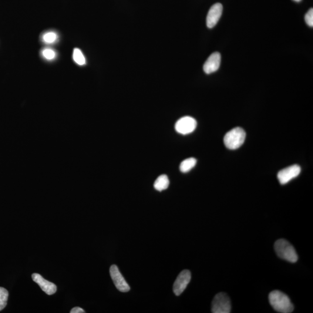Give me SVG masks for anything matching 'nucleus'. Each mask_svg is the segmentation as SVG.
I'll use <instances>...</instances> for the list:
<instances>
[{
    "label": "nucleus",
    "instance_id": "19",
    "mask_svg": "<svg viewBox=\"0 0 313 313\" xmlns=\"http://www.w3.org/2000/svg\"><path fill=\"white\" fill-rule=\"evenodd\" d=\"M71 313H85V311L82 308L79 307H76L72 309V311H70Z\"/></svg>",
    "mask_w": 313,
    "mask_h": 313
},
{
    "label": "nucleus",
    "instance_id": "7",
    "mask_svg": "<svg viewBox=\"0 0 313 313\" xmlns=\"http://www.w3.org/2000/svg\"><path fill=\"white\" fill-rule=\"evenodd\" d=\"M191 272L189 270H184L178 276L174 282L173 291L177 296H179L186 289L191 280Z\"/></svg>",
    "mask_w": 313,
    "mask_h": 313
},
{
    "label": "nucleus",
    "instance_id": "18",
    "mask_svg": "<svg viewBox=\"0 0 313 313\" xmlns=\"http://www.w3.org/2000/svg\"><path fill=\"white\" fill-rule=\"evenodd\" d=\"M305 21L306 23L309 26L313 28V9L311 8L309 10L307 13L305 15Z\"/></svg>",
    "mask_w": 313,
    "mask_h": 313
},
{
    "label": "nucleus",
    "instance_id": "17",
    "mask_svg": "<svg viewBox=\"0 0 313 313\" xmlns=\"http://www.w3.org/2000/svg\"><path fill=\"white\" fill-rule=\"evenodd\" d=\"M43 55L46 59L52 60L55 58V52L51 49H45L43 50Z\"/></svg>",
    "mask_w": 313,
    "mask_h": 313
},
{
    "label": "nucleus",
    "instance_id": "14",
    "mask_svg": "<svg viewBox=\"0 0 313 313\" xmlns=\"http://www.w3.org/2000/svg\"><path fill=\"white\" fill-rule=\"evenodd\" d=\"M8 292L6 289L0 287V311H2L7 304Z\"/></svg>",
    "mask_w": 313,
    "mask_h": 313
},
{
    "label": "nucleus",
    "instance_id": "5",
    "mask_svg": "<svg viewBox=\"0 0 313 313\" xmlns=\"http://www.w3.org/2000/svg\"><path fill=\"white\" fill-rule=\"evenodd\" d=\"M197 121L193 117L186 116L181 118L176 124L177 132L187 134L192 133L197 127Z\"/></svg>",
    "mask_w": 313,
    "mask_h": 313
},
{
    "label": "nucleus",
    "instance_id": "15",
    "mask_svg": "<svg viewBox=\"0 0 313 313\" xmlns=\"http://www.w3.org/2000/svg\"><path fill=\"white\" fill-rule=\"evenodd\" d=\"M73 59L79 65L82 66L86 64V58L83 53L79 48H75L73 51Z\"/></svg>",
    "mask_w": 313,
    "mask_h": 313
},
{
    "label": "nucleus",
    "instance_id": "20",
    "mask_svg": "<svg viewBox=\"0 0 313 313\" xmlns=\"http://www.w3.org/2000/svg\"><path fill=\"white\" fill-rule=\"evenodd\" d=\"M294 1L296 2H300L301 1H302V0H294Z\"/></svg>",
    "mask_w": 313,
    "mask_h": 313
},
{
    "label": "nucleus",
    "instance_id": "4",
    "mask_svg": "<svg viewBox=\"0 0 313 313\" xmlns=\"http://www.w3.org/2000/svg\"><path fill=\"white\" fill-rule=\"evenodd\" d=\"M231 305L229 297L225 293H219L212 303V312L214 313H229Z\"/></svg>",
    "mask_w": 313,
    "mask_h": 313
},
{
    "label": "nucleus",
    "instance_id": "6",
    "mask_svg": "<svg viewBox=\"0 0 313 313\" xmlns=\"http://www.w3.org/2000/svg\"><path fill=\"white\" fill-rule=\"evenodd\" d=\"M110 274L118 290L122 292H127L130 290L129 285L128 284L116 265H113L110 267Z\"/></svg>",
    "mask_w": 313,
    "mask_h": 313
},
{
    "label": "nucleus",
    "instance_id": "8",
    "mask_svg": "<svg viewBox=\"0 0 313 313\" xmlns=\"http://www.w3.org/2000/svg\"><path fill=\"white\" fill-rule=\"evenodd\" d=\"M301 168L298 165H294L285 169L282 170L278 173V179L281 184H285L300 174Z\"/></svg>",
    "mask_w": 313,
    "mask_h": 313
},
{
    "label": "nucleus",
    "instance_id": "2",
    "mask_svg": "<svg viewBox=\"0 0 313 313\" xmlns=\"http://www.w3.org/2000/svg\"><path fill=\"white\" fill-rule=\"evenodd\" d=\"M274 249L278 257L284 260L295 263L298 261V257L295 249L289 242L280 239L275 242Z\"/></svg>",
    "mask_w": 313,
    "mask_h": 313
},
{
    "label": "nucleus",
    "instance_id": "1",
    "mask_svg": "<svg viewBox=\"0 0 313 313\" xmlns=\"http://www.w3.org/2000/svg\"><path fill=\"white\" fill-rule=\"evenodd\" d=\"M269 302L275 311L289 313L294 311V305L287 295L280 291H274L268 295Z\"/></svg>",
    "mask_w": 313,
    "mask_h": 313
},
{
    "label": "nucleus",
    "instance_id": "16",
    "mask_svg": "<svg viewBox=\"0 0 313 313\" xmlns=\"http://www.w3.org/2000/svg\"><path fill=\"white\" fill-rule=\"evenodd\" d=\"M56 39L57 36L54 32H48L43 36L44 42L48 44L54 43Z\"/></svg>",
    "mask_w": 313,
    "mask_h": 313
},
{
    "label": "nucleus",
    "instance_id": "13",
    "mask_svg": "<svg viewBox=\"0 0 313 313\" xmlns=\"http://www.w3.org/2000/svg\"><path fill=\"white\" fill-rule=\"evenodd\" d=\"M197 163V160L194 158L191 157L188 158L186 160H184L181 163L180 165V170L181 173H187L196 166Z\"/></svg>",
    "mask_w": 313,
    "mask_h": 313
},
{
    "label": "nucleus",
    "instance_id": "3",
    "mask_svg": "<svg viewBox=\"0 0 313 313\" xmlns=\"http://www.w3.org/2000/svg\"><path fill=\"white\" fill-rule=\"evenodd\" d=\"M246 137V134L241 128H235L228 132L224 137V143L228 149H238L243 144Z\"/></svg>",
    "mask_w": 313,
    "mask_h": 313
},
{
    "label": "nucleus",
    "instance_id": "9",
    "mask_svg": "<svg viewBox=\"0 0 313 313\" xmlns=\"http://www.w3.org/2000/svg\"><path fill=\"white\" fill-rule=\"evenodd\" d=\"M223 11V6L217 3L211 6L207 17V25L208 28H213L216 25L221 18Z\"/></svg>",
    "mask_w": 313,
    "mask_h": 313
},
{
    "label": "nucleus",
    "instance_id": "10",
    "mask_svg": "<svg viewBox=\"0 0 313 313\" xmlns=\"http://www.w3.org/2000/svg\"><path fill=\"white\" fill-rule=\"evenodd\" d=\"M221 62V55L220 53L215 52L212 53L207 61L205 62L203 69L205 73L211 74L214 73L220 68Z\"/></svg>",
    "mask_w": 313,
    "mask_h": 313
},
{
    "label": "nucleus",
    "instance_id": "11",
    "mask_svg": "<svg viewBox=\"0 0 313 313\" xmlns=\"http://www.w3.org/2000/svg\"><path fill=\"white\" fill-rule=\"evenodd\" d=\"M32 278L33 280L39 284L42 290L45 292L47 295H52L56 292V285L51 282L45 280L41 275L34 273L32 274Z\"/></svg>",
    "mask_w": 313,
    "mask_h": 313
},
{
    "label": "nucleus",
    "instance_id": "12",
    "mask_svg": "<svg viewBox=\"0 0 313 313\" xmlns=\"http://www.w3.org/2000/svg\"><path fill=\"white\" fill-rule=\"evenodd\" d=\"M170 180L166 175H162L158 177L155 181L154 187L155 189L159 191H162L166 190L169 186Z\"/></svg>",
    "mask_w": 313,
    "mask_h": 313
}]
</instances>
